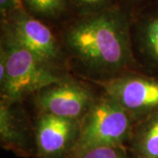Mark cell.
Here are the masks:
<instances>
[{"label":"cell","instance_id":"cell-4","mask_svg":"<svg viewBox=\"0 0 158 158\" xmlns=\"http://www.w3.org/2000/svg\"><path fill=\"white\" fill-rule=\"evenodd\" d=\"M107 97L141 121L158 113V77L143 75H120L98 81Z\"/></svg>","mask_w":158,"mask_h":158},{"label":"cell","instance_id":"cell-11","mask_svg":"<svg viewBox=\"0 0 158 158\" xmlns=\"http://www.w3.org/2000/svg\"><path fill=\"white\" fill-rule=\"evenodd\" d=\"M26 11L40 20H57L70 11L68 0H21Z\"/></svg>","mask_w":158,"mask_h":158},{"label":"cell","instance_id":"cell-12","mask_svg":"<svg viewBox=\"0 0 158 158\" xmlns=\"http://www.w3.org/2000/svg\"><path fill=\"white\" fill-rule=\"evenodd\" d=\"M127 0H68L74 15H88L117 6ZM129 2V1H128Z\"/></svg>","mask_w":158,"mask_h":158},{"label":"cell","instance_id":"cell-2","mask_svg":"<svg viewBox=\"0 0 158 158\" xmlns=\"http://www.w3.org/2000/svg\"><path fill=\"white\" fill-rule=\"evenodd\" d=\"M1 41L0 55L6 61V72L0 75L3 100L17 103L64 79L3 29Z\"/></svg>","mask_w":158,"mask_h":158},{"label":"cell","instance_id":"cell-5","mask_svg":"<svg viewBox=\"0 0 158 158\" xmlns=\"http://www.w3.org/2000/svg\"><path fill=\"white\" fill-rule=\"evenodd\" d=\"M1 28L40 60L56 68L62 55L60 45L56 35L44 21L33 16L26 9H21L1 19Z\"/></svg>","mask_w":158,"mask_h":158},{"label":"cell","instance_id":"cell-1","mask_svg":"<svg viewBox=\"0 0 158 158\" xmlns=\"http://www.w3.org/2000/svg\"><path fill=\"white\" fill-rule=\"evenodd\" d=\"M133 6L128 1L105 11L74 17L65 24L63 43L71 56L95 76L112 78L133 62Z\"/></svg>","mask_w":158,"mask_h":158},{"label":"cell","instance_id":"cell-3","mask_svg":"<svg viewBox=\"0 0 158 158\" xmlns=\"http://www.w3.org/2000/svg\"><path fill=\"white\" fill-rule=\"evenodd\" d=\"M134 119L124 108L107 97L95 100L80 120L77 153L100 146H124L130 141Z\"/></svg>","mask_w":158,"mask_h":158},{"label":"cell","instance_id":"cell-9","mask_svg":"<svg viewBox=\"0 0 158 158\" xmlns=\"http://www.w3.org/2000/svg\"><path fill=\"white\" fill-rule=\"evenodd\" d=\"M13 103L1 100L0 141L3 148L17 156L29 157L36 156L34 132L28 129L25 119L18 116L11 106Z\"/></svg>","mask_w":158,"mask_h":158},{"label":"cell","instance_id":"cell-8","mask_svg":"<svg viewBox=\"0 0 158 158\" xmlns=\"http://www.w3.org/2000/svg\"><path fill=\"white\" fill-rule=\"evenodd\" d=\"M132 33L147 65L158 77V0L133 7Z\"/></svg>","mask_w":158,"mask_h":158},{"label":"cell","instance_id":"cell-13","mask_svg":"<svg viewBox=\"0 0 158 158\" xmlns=\"http://www.w3.org/2000/svg\"><path fill=\"white\" fill-rule=\"evenodd\" d=\"M72 158H129L125 146H100L77 153Z\"/></svg>","mask_w":158,"mask_h":158},{"label":"cell","instance_id":"cell-6","mask_svg":"<svg viewBox=\"0 0 158 158\" xmlns=\"http://www.w3.org/2000/svg\"><path fill=\"white\" fill-rule=\"evenodd\" d=\"M80 120L42 113L34 127L37 158H72Z\"/></svg>","mask_w":158,"mask_h":158},{"label":"cell","instance_id":"cell-10","mask_svg":"<svg viewBox=\"0 0 158 158\" xmlns=\"http://www.w3.org/2000/svg\"><path fill=\"white\" fill-rule=\"evenodd\" d=\"M129 141L137 158H158V113L139 121Z\"/></svg>","mask_w":158,"mask_h":158},{"label":"cell","instance_id":"cell-14","mask_svg":"<svg viewBox=\"0 0 158 158\" xmlns=\"http://www.w3.org/2000/svg\"><path fill=\"white\" fill-rule=\"evenodd\" d=\"M25 9L21 0H0L1 19L7 17L13 11Z\"/></svg>","mask_w":158,"mask_h":158},{"label":"cell","instance_id":"cell-15","mask_svg":"<svg viewBox=\"0 0 158 158\" xmlns=\"http://www.w3.org/2000/svg\"><path fill=\"white\" fill-rule=\"evenodd\" d=\"M127 1H129L130 4L133 6H136L137 5L139 6V5H141L143 3H146V2L149 1V0H127Z\"/></svg>","mask_w":158,"mask_h":158},{"label":"cell","instance_id":"cell-7","mask_svg":"<svg viewBox=\"0 0 158 158\" xmlns=\"http://www.w3.org/2000/svg\"><path fill=\"white\" fill-rule=\"evenodd\" d=\"M36 104L42 113L81 120L96 100L88 87L62 79L35 94Z\"/></svg>","mask_w":158,"mask_h":158}]
</instances>
